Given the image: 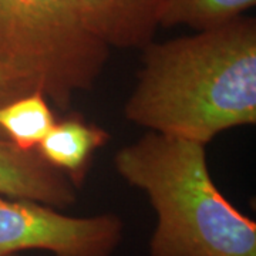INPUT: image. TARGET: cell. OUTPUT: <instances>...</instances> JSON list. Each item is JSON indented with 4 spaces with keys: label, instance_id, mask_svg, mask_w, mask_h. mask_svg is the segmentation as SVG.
Masks as SVG:
<instances>
[{
    "label": "cell",
    "instance_id": "obj_4",
    "mask_svg": "<svg viewBox=\"0 0 256 256\" xmlns=\"http://www.w3.org/2000/svg\"><path fill=\"white\" fill-rule=\"evenodd\" d=\"M124 236L116 214L70 216L28 200L0 195V256L28 250L53 256H112Z\"/></svg>",
    "mask_w": 256,
    "mask_h": 256
},
{
    "label": "cell",
    "instance_id": "obj_2",
    "mask_svg": "<svg viewBox=\"0 0 256 256\" xmlns=\"http://www.w3.org/2000/svg\"><path fill=\"white\" fill-rule=\"evenodd\" d=\"M204 144L148 131L114 156L156 210L150 256H256V224L210 176Z\"/></svg>",
    "mask_w": 256,
    "mask_h": 256
},
{
    "label": "cell",
    "instance_id": "obj_8",
    "mask_svg": "<svg viewBox=\"0 0 256 256\" xmlns=\"http://www.w3.org/2000/svg\"><path fill=\"white\" fill-rule=\"evenodd\" d=\"M56 121L52 104L40 90L0 106V136L23 151H34Z\"/></svg>",
    "mask_w": 256,
    "mask_h": 256
},
{
    "label": "cell",
    "instance_id": "obj_10",
    "mask_svg": "<svg viewBox=\"0 0 256 256\" xmlns=\"http://www.w3.org/2000/svg\"><path fill=\"white\" fill-rule=\"evenodd\" d=\"M33 90L38 88L32 78L8 64L0 63V106Z\"/></svg>",
    "mask_w": 256,
    "mask_h": 256
},
{
    "label": "cell",
    "instance_id": "obj_7",
    "mask_svg": "<svg viewBox=\"0 0 256 256\" xmlns=\"http://www.w3.org/2000/svg\"><path fill=\"white\" fill-rule=\"evenodd\" d=\"M110 132L78 117L56 121L37 146L36 151L47 164L63 172L80 190L96 151L106 146Z\"/></svg>",
    "mask_w": 256,
    "mask_h": 256
},
{
    "label": "cell",
    "instance_id": "obj_1",
    "mask_svg": "<svg viewBox=\"0 0 256 256\" xmlns=\"http://www.w3.org/2000/svg\"><path fill=\"white\" fill-rule=\"evenodd\" d=\"M124 117L138 127L206 146L256 124V20L242 18L142 48Z\"/></svg>",
    "mask_w": 256,
    "mask_h": 256
},
{
    "label": "cell",
    "instance_id": "obj_11",
    "mask_svg": "<svg viewBox=\"0 0 256 256\" xmlns=\"http://www.w3.org/2000/svg\"><path fill=\"white\" fill-rule=\"evenodd\" d=\"M14 256H18V255H14Z\"/></svg>",
    "mask_w": 256,
    "mask_h": 256
},
{
    "label": "cell",
    "instance_id": "obj_5",
    "mask_svg": "<svg viewBox=\"0 0 256 256\" xmlns=\"http://www.w3.org/2000/svg\"><path fill=\"white\" fill-rule=\"evenodd\" d=\"M0 195L67 210L78 188L34 151H23L0 137Z\"/></svg>",
    "mask_w": 256,
    "mask_h": 256
},
{
    "label": "cell",
    "instance_id": "obj_3",
    "mask_svg": "<svg viewBox=\"0 0 256 256\" xmlns=\"http://www.w3.org/2000/svg\"><path fill=\"white\" fill-rule=\"evenodd\" d=\"M108 54L76 0H0V63L26 74L57 108L92 90Z\"/></svg>",
    "mask_w": 256,
    "mask_h": 256
},
{
    "label": "cell",
    "instance_id": "obj_9",
    "mask_svg": "<svg viewBox=\"0 0 256 256\" xmlns=\"http://www.w3.org/2000/svg\"><path fill=\"white\" fill-rule=\"evenodd\" d=\"M255 4L256 0H164L160 28L185 26L195 32L220 28Z\"/></svg>",
    "mask_w": 256,
    "mask_h": 256
},
{
    "label": "cell",
    "instance_id": "obj_6",
    "mask_svg": "<svg viewBox=\"0 0 256 256\" xmlns=\"http://www.w3.org/2000/svg\"><path fill=\"white\" fill-rule=\"evenodd\" d=\"M94 34L116 48H144L154 42L164 0H76Z\"/></svg>",
    "mask_w": 256,
    "mask_h": 256
}]
</instances>
